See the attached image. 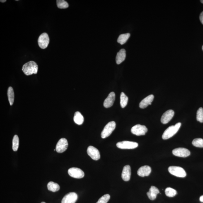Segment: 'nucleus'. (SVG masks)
<instances>
[{"label":"nucleus","instance_id":"nucleus-35","mask_svg":"<svg viewBox=\"0 0 203 203\" xmlns=\"http://www.w3.org/2000/svg\"><path fill=\"white\" fill-rule=\"evenodd\" d=\"M41 203H46V202H41Z\"/></svg>","mask_w":203,"mask_h":203},{"label":"nucleus","instance_id":"nucleus-33","mask_svg":"<svg viewBox=\"0 0 203 203\" xmlns=\"http://www.w3.org/2000/svg\"><path fill=\"white\" fill-rule=\"evenodd\" d=\"M6 0H1V1H0V2H1L2 3L6 2Z\"/></svg>","mask_w":203,"mask_h":203},{"label":"nucleus","instance_id":"nucleus-11","mask_svg":"<svg viewBox=\"0 0 203 203\" xmlns=\"http://www.w3.org/2000/svg\"><path fill=\"white\" fill-rule=\"evenodd\" d=\"M173 154L176 156L186 157L191 155V152L188 149L184 148H178L173 150Z\"/></svg>","mask_w":203,"mask_h":203},{"label":"nucleus","instance_id":"nucleus-17","mask_svg":"<svg viewBox=\"0 0 203 203\" xmlns=\"http://www.w3.org/2000/svg\"><path fill=\"white\" fill-rule=\"evenodd\" d=\"M131 169L129 165L124 166L122 173V178L125 181H128L130 179Z\"/></svg>","mask_w":203,"mask_h":203},{"label":"nucleus","instance_id":"nucleus-12","mask_svg":"<svg viewBox=\"0 0 203 203\" xmlns=\"http://www.w3.org/2000/svg\"><path fill=\"white\" fill-rule=\"evenodd\" d=\"M78 195L75 192L67 194L64 197L61 203H75L78 199Z\"/></svg>","mask_w":203,"mask_h":203},{"label":"nucleus","instance_id":"nucleus-18","mask_svg":"<svg viewBox=\"0 0 203 203\" xmlns=\"http://www.w3.org/2000/svg\"><path fill=\"white\" fill-rule=\"evenodd\" d=\"M160 193L158 188L155 186H152L150 188L149 191L147 193L149 198L151 200H154L156 198L157 194Z\"/></svg>","mask_w":203,"mask_h":203},{"label":"nucleus","instance_id":"nucleus-30","mask_svg":"<svg viewBox=\"0 0 203 203\" xmlns=\"http://www.w3.org/2000/svg\"><path fill=\"white\" fill-rule=\"evenodd\" d=\"M110 198V196L109 194L104 195L99 199L96 203H107Z\"/></svg>","mask_w":203,"mask_h":203},{"label":"nucleus","instance_id":"nucleus-14","mask_svg":"<svg viewBox=\"0 0 203 203\" xmlns=\"http://www.w3.org/2000/svg\"><path fill=\"white\" fill-rule=\"evenodd\" d=\"M116 98L115 93L111 92L107 98L104 100V107L106 108H109L112 107L114 104Z\"/></svg>","mask_w":203,"mask_h":203},{"label":"nucleus","instance_id":"nucleus-36","mask_svg":"<svg viewBox=\"0 0 203 203\" xmlns=\"http://www.w3.org/2000/svg\"><path fill=\"white\" fill-rule=\"evenodd\" d=\"M202 48V50H203V46Z\"/></svg>","mask_w":203,"mask_h":203},{"label":"nucleus","instance_id":"nucleus-32","mask_svg":"<svg viewBox=\"0 0 203 203\" xmlns=\"http://www.w3.org/2000/svg\"><path fill=\"white\" fill-rule=\"evenodd\" d=\"M200 201L201 202H203V195L201 196L200 197Z\"/></svg>","mask_w":203,"mask_h":203},{"label":"nucleus","instance_id":"nucleus-31","mask_svg":"<svg viewBox=\"0 0 203 203\" xmlns=\"http://www.w3.org/2000/svg\"><path fill=\"white\" fill-rule=\"evenodd\" d=\"M199 18L201 23L203 25V12L201 13Z\"/></svg>","mask_w":203,"mask_h":203},{"label":"nucleus","instance_id":"nucleus-20","mask_svg":"<svg viewBox=\"0 0 203 203\" xmlns=\"http://www.w3.org/2000/svg\"><path fill=\"white\" fill-rule=\"evenodd\" d=\"M74 120L76 124L78 125H81L83 123L84 118L81 113L79 111H77L75 113Z\"/></svg>","mask_w":203,"mask_h":203},{"label":"nucleus","instance_id":"nucleus-16","mask_svg":"<svg viewBox=\"0 0 203 203\" xmlns=\"http://www.w3.org/2000/svg\"><path fill=\"white\" fill-rule=\"evenodd\" d=\"M151 168L148 166H142L139 169L138 171V174L141 177L147 176L150 174Z\"/></svg>","mask_w":203,"mask_h":203},{"label":"nucleus","instance_id":"nucleus-3","mask_svg":"<svg viewBox=\"0 0 203 203\" xmlns=\"http://www.w3.org/2000/svg\"><path fill=\"white\" fill-rule=\"evenodd\" d=\"M116 127V122L114 121L109 122L104 127L101 133L102 138H105L109 137Z\"/></svg>","mask_w":203,"mask_h":203},{"label":"nucleus","instance_id":"nucleus-1","mask_svg":"<svg viewBox=\"0 0 203 203\" xmlns=\"http://www.w3.org/2000/svg\"><path fill=\"white\" fill-rule=\"evenodd\" d=\"M22 70L25 75H31L33 74H36L38 72V66L35 62L30 61L24 64Z\"/></svg>","mask_w":203,"mask_h":203},{"label":"nucleus","instance_id":"nucleus-6","mask_svg":"<svg viewBox=\"0 0 203 203\" xmlns=\"http://www.w3.org/2000/svg\"><path fill=\"white\" fill-rule=\"evenodd\" d=\"M147 130V128L146 126L140 124L133 126L131 129V133L137 136L145 135Z\"/></svg>","mask_w":203,"mask_h":203},{"label":"nucleus","instance_id":"nucleus-2","mask_svg":"<svg viewBox=\"0 0 203 203\" xmlns=\"http://www.w3.org/2000/svg\"><path fill=\"white\" fill-rule=\"evenodd\" d=\"M181 123L179 122L175 125L170 126L164 132L162 135V138L164 140H167L172 137L178 131Z\"/></svg>","mask_w":203,"mask_h":203},{"label":"nucleus","instance_id":"nucleus-15","mask_svg":"<svg viewBox=\"0 0 203 203\" xmlns=\"http://www.w3.org/2000/svg\"><path fill=\"white\" fill-rule=\"evenodd\" d=\"M153 99H154V96L152 94L146 97L140 102L139 107L141 109H145L148 105H151Z\"/></svg>","mask_w":203,"mask_h":203},{"label":"nucleus","instance_id":"nucleus-21","mask_svg":"<svg viewBox=\"0 0 203 203\" xmlns=\"http://www.w3.org/2000/svg\"><path fill=\"white\" fill-rule=\"evenodd\" d=\"M47 189L49 191L55 192L59 191L60 186L59 185L54 182L51 181L49 182L47 185Z\"/></svg>","mask_w":203,"mask_h":203},{"label":"nucleus","instance_id":"nucleus-26","mask_svg":"<svg viewBox=\"0 0 203 203\" xmlns=\"http://www.w3.org/2000/svg\"><path fill=\"white\" fill-rule=\"evenodd\" d=\"M57 7L60 9H65L68 8L69 5L65 0H57L56 1Z\"/></svg>","mask_w":203,"mask_h":203},{"label":"nucleus","instance_id":"nucleus-34","mask_svg":"<svg viewBox=\"0 0 203 203\" xmlns=\"http://www.w3.org/2000/svg\"><path fill=\"white\" fill-rule=\"evenodd\" d=\"M201 2L203 3V0H202V1H201Z\"/></svg>","mask_w":203,"mask_h":203},{"label":"nucleus","instance_id":"nucleus-9","mask_svg":"<svg viewBox=\"0 0 203 203\" xmlns=\"http://www.w3.org/2000/svg\"><path fill=\"white\" fill-rule=\"evenodd\" d=\"M68 143L66 139L62 138L58 141L56 146V151L58 153H63L67 149Z\"/></svg>","mask_w":203,"mask_h":203},{"label":"nucleus","instance_id":"nucleus-10","mask_svg":"<svg viewBox=\"0 0 203 203\" xmlns=\"http://www.w3.org/2000/svg\"><path fill=\"white\" fill-rule=\"evenodd\" d=\"M87 152L89 156L93 160H98L100 158L99 151L97 148L93 146H89L88 147Z\"/></svg>","mask_w":203,"mask_h":203},{"label":"nucleus","instance_id":"nucleus-28","mask_svg":"<svg viewBox=\"0 0 203 203\" xmlns=\"http://www.w3.org/2000/svg\"><path fill=\"white\" fill-rule=\"evenodd\" d=\"M192 144L195 147H203V139L201 138L195 139L193 141Z\"/></svg>","mask_w":203,"mask_h":203},{"label":"nucleus","instance_id":"nucleus-24","mask_svg":"<svg viewBox=\"0 0 203 203\" xmlns=\"http://www.w3.org/2000/svg\"><path fill=\"white\" fill-rule=\"evenodd\" d=\"M7 94H8V100L10 102V105H12L14 102V94L13 89L12 87L8 88Z\"/></svg>","mask_w":203,"mask_h":203},{"label":"nucleus","instance_id":"nucleus-5","mask_svg":"<svg viewBox=\"0 0 203 203\" xmlns=\"http://www.w3.org/2000/svg\"><path fill=\"white\" fill-rule=\"evenodd\" d=\"M49 39L48 35L46 33H43L40 35L38 40V46L42 49L46 48L49 44Z\"/></svg>","mask_w":203,"mask_h":203},{"label":"nucleus","instance_id":"nucleus-22","mask_svg":"<svg viewBox=\"0 0 203 203\" xmlns=\"http://www.w3.org/2000/svg\"><path fill=\"white\" fill-rule=\"evenodd\" d=\"M130 36V34L129 33L121 34L118 38V43L121 45L124 44L129 39Z\"/></svg>","mask_w":203,"mask_h":203},{"label":"nucleus","instance_id":"nucleus-8","mask_svg":"<svg viewBox=\"0 0 203 203\" xmlns=\"http://www.w3.org/2000/svg\"><path fill=\"white\" fill-rule=\"evenodd\" d=\"M68 173L70 176L74 178L80 179L83 178L85 176L84 172L78 168H71L68 170Z\"/></svg>","mask_w":203,"mask_h":203},{"label":"nucleus","instance_id":"nucleus-7","mask_svg":"<svg viewBox=\"0 0 203 203\" xmlns=\"http://www.w3.org/2000/svg\"><path fill=\"white\" fill-rule=\"evenodd\" d=\"M116 146L120 149H133L138 147V144L136 142L124 141L118 143Z\"/></svg>","mask_w":203,"mask_h":203},{"label":"nucleus","instance_id":"nucleus-4","mask_svg":"<svg viewBox=\"0 0 203 203\" xmlns=\"http://www.w3.org/2000/svg\"><path fill=\"white\" fill-rule=\"evenodd\" d=\"M168 171L171 174L180 178H184L186 175L185 171L182 168L178 166H170L168 168Z\"/></svg>","mask_w":203,"mask_h":203},{"label":"nucleus","instance_id":"nucleus-23","mask_svg":"<svg viewBox=\"0 0 203 203\" xmlns=\"http://www.w3.org/2000/svg\"><path fill=\"white\" fill-rule=\"evenodd\" d=\"M128 98L123 92H122L120 96V104L122 108H125L127 105Z\"/></svg>","mask_w":203,"mask_h":203},{"label":"nucleus","instance_id":"nucleus-13","mask_svg":"<svg viewBox=\"0 0 203 203\" xmlns=\"http://www.w3.org/2000/svg\"><path fill=\"white\" fill-rule=\"evenodd\" d=\"M174 114V111L171 109L166 111L161 118V122L164 124L167 123L172 118Z\"/></svg>","mask_w":203,"mask_h":203},{"label":"nucleus","instance_id":"nucleus-27","mask_svg":"<svg viewBox=\"0 0 203 203\" xmlns=\"http://www.w3.org/2000/svg\"><path fill=\"white\" fill-rule=\"evenodd\" d=\"M165 192L166 195L169 197H173L177 194L176 191L171 187L166 188Z\"/></svg>","mask_w":203,"mask_h":203},{"label":"nucleus","instance_id":"nucleus-25","mask_svg":"<svg viewBox=\"0 0 203 203\" xmlns=\"http://www.w3.org/2000/svg\"><path fill=\"white\" fill-rule=\"evenodd\" d=\"M19 138L17 135H14L12 140V148L14 151H17L19 146Z\"/></svg>","mask_w":203,"mask_h":203},{"label":"nucleus","instance_id":"nucleus-29","mask_svg":"<svg viewBox=\"0 0 203 203\" xmlns=\"http://www.w3.org/2000/svg\"><path fill=\"white\" fill-rule=\"evenodd\" d=\"M197 120L198 121L203 123V109L201 107L197 110L196 115Z\"/></svg>","mask_w":203,"mask_h":203},{"label":"nucleus","instance_id":"nucleus-19","mask_svg":"<svg viewBox=\"0 0 203 203\" xmlns=\"http://www.w3.org/2000/svg\"><path fill=\"white\" fill-rule=\"evenodd\" d=\"M126 57V51L125 49H122L117 53L116 56V63L120 65L125 60Z\"/></svg>","mask_w":203,"mask_h":203}]
</instances>
